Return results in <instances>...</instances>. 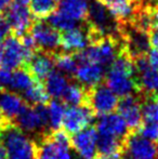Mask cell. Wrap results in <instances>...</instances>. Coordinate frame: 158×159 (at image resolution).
I'll list each match as a JSON object with an SVG mask.
<instances>
[{"mask_svg":"<svg viewBox=\"0 0 158 159\" xmlns=\"http://www.w3.org/2000/svg\"><path fill=\"white\" fill-rule=\"evenodd\" d=\"M105 82L106 86L120 98L138 94L134 61L124 48L108 66V70L105 74Z\"/></svg>","mask_w":158,"mask_h":159,"instance_id":"obj_1","label":"cell"},{"mask_svg":"<svg viewBox=\"0 0 158 159\" xmlns=\"http://www.w3.org/2000/svg\"><path fill=\"white\" fill-rule=\"evenodd\" d=\"M124 48V44L122 36L121 37L107 36L90 43L80 52L75 53V57L78 64L94 63L103 67H108Z\"/></svg>","mask_w":158,"mask_h":159,"instance_id":"obj_2","label":"cell"},{"mask_svg":"<svg viewBox=\"0 0 158 159\" xmlns=\"http://www.w3.org/2000/svg\"><path fill=\"white\" fill-rule=\"evenodd\" d=\"M8 159H37L38 145L15 125L3 130L0 138Z\"/></svg>","mask_w":158,"mask_h":159,"instance_id":"obj_3","label":"cell"},{"mask_svg":"<svg viewBox=\"0 0 158 159\" xmlns=\"http://www.w3.org/2000/svg\"><path fill=\"white\" fill-rule=\"evenodd\" d=\"M35 51L28 49L22 42L20 36L13 34L7 36L0 42V66L6 69H16L24 67L32 59Z\"/></svg>","mask_w":158,"mask_h":159,"instance_id":"obj_4","label":"cell"},{"mask_svg":"<svg viewBox=\"0 0 158 159\" xmlns=\"http://www.w3.org/2000/svg\"><path fill=\"white\" fill-rule=\"evenodd\" d=\"M135 68V81L138 94L141 98H155L158 95V71L147 61V57H140L133 60Z\"/></svg>","mask_w":158,"mask_h":159,"instance_id":"obj_5","label":"cell"},{"mask_svg":"<svg viewBox=\"0 0 158 159\" xmlns=\"http://www.w3.org/2000/svg\"><path fill=\"white\" fill-rule=\"evenodd\" d=\"M118 96L105 84H97L93 88L87 89V103L95 116L111 114L117 109Z\"/></svg>","mask_w":158,"mask_h":159,"instance_id":"obj_6","label":"cell"},{"mask_svg":"<svg viewBox=\"0 0 158 159\" xmlns=\"http://www.w3.org/2000/svg\"><path fill=\"white\" fill-rule=\"evenodd\" d=\"M157 148L154 142L135 131H130L124 140L122 156L128 159H156Z\"/></svg>","mask_w":158,"mask_h":159,"instance_id":"obj_7","label":"cell"},{"mask_svg":"<svg viewBox=\"0 0 158 159\" xmlns=\"http://www.w3.org/2000/svg\"><path fill=\"white\" fill-rule=\"evenodd\" d=\"M28 33L34 40L35 46L38 51L50 54H55L57 52L61 35L49 23L37 21L36 23H33Z\"/></svg>","mask_w":158,"mask_h":159,"instance_id":"obj_8","label":"cell"},{"mask_svg":"<svg viewBox=\"0 0 158 159\" xmlns=\"http://www.w3.org/2000/svg\"><path fill=\"white\" fill-rule=\"evenodd\" d=\"M94 116L95 114L88 105L70 106L65 109L62 126L68 134H75L90 126Z\"/></svg>","mask_w":158,"mask_h":159,"instance_id":"obj_9","label":"cell"},{"mask_svg":"<svg viewBox=\"0 0 158 159\" xmlns=\"http://www.w3.org/2000/svg\"><path fill=\"white\" fill-rule=\"evenodd\" d=\"M26 104L22 95L16 92L0 89V125L3 129L14 125L15 118Z\"/></svg>","mask_w":158,"mask_h":159,"instance_id":"obj_10","label":"cell"},{"mask_svg":"<svg viewBox=\"0 0 158 159\" xmlns=\"http://www.w3.org/2000/svg\"><path fill=\"white\" fill-rule=\"evenodd\" d=\"M6 21L10 30L16 36H23L29 32L33 25V15L26 4H11L6 11Z\"/></svg>","mask_w":158,"mask_h":159,"instance_id":"obj_11","label":"cell"},{"mask_svg":"<svg viewBox=\"0 0 158 159\" xmlns=\"http://www.w3.org/2000/svg\"><path fill=\"white\" fill-rule=\"evenodd\" d=\"M120 116L124 120L129 131H137L142 125L141 96L139 94H130L121 98L117 105Z\"/></svg>","mask_w":158,"mask_h":159,"instance_id":"obj_12","label":"cell"},{"mask_svg":"<svg viewBox=\"0 0 158 159\" xmlns=\"http://www.w3.org/2000/svg\"><path fill=\"white\" fill-rule=\"evenodd\" d=\"M91 43L90 33L87 23L80 27H75L66 30L61 35L60 46L67 53H78L86 49Z\"/></svg>","mask_w":158,"mask_h":159,"instance_id":"obj_13","label":"cell"},{"mask_svg":"<svg viewBox=\"0 0 158 159\" xmlns=\"http://www.w3.org/2000/svg\"><path fill=\"white\" fill-rule=\"evenodd\" d=\"M97 129L88 127L75 133L72 138V147L84 159H94L97 155Z\"/></svg>","mask_w":158,"mask_h":159,"instance_id":"obj_14","label":"cell"},{"mask_svg":"<svg viewBox=\"0 0 158 159\" xmlns=\"http://www.w3.org/2000/svg\"><path fill=\"white\" fill-rule=\"evenodd\" d=\"M97 131L99 134L114 136L122 141L130 132L121 116L113 113L100 116L97 122Z\"/></svg>","mask_w":158,"mask_h":159,"instance_id":"obj_15","label":"cell"},{"mask_svg":"<svg viewBox=\"0 0 158 159\" xmlns=\"http://www.w3.org/2000/svg\"><path fill=\"white\" fill-rule=\"evenodd\" d=\"M25 66L34 79L43 82L44 79L54 70L55 65L53 54L37 51Z\"/></svg>","mask_w":158,"mask_h":159,"instance_id":"obj_16","label":"cell"},{"mask_svg":"<svg viewBox=\"0 0 158 159\" xmlns=\"http://www.w3.org/2000/svg\"><path fill=\"white\" fill-rule=\"evenodd\" d=\"M111 11L121 25L131 23L135 14L139 0H97Z\"/></svg>","mask_w":158,"mask_h":159,"instance_id":"obj_17","label":"cell"},{"mask_svg":"<svg viewBox=\"0 0 158 159\" xmlns=\"http://www.w3.org/2000/svg\"><path fill=\"white\" fill-rule=\"evenodd\" d=\"M74 76L77 82L86 89H90L101 84L102 80L105 78V69L99 64L84 63L79 64Z\"/></svg>","mask_w":158,"mask_h":159,"instance_id":"obj_18","label":"cell"},{"mask_svg":"<svg viewBox=\"0 0 158 159\" xmlns=\"http://www.w3.org/2000/svg\"><path fill=\"white\" fill-rule=\"evenodd\" d=\"M14 125L23 132H41L46 129L38 111L35 107L26 104L14 120Z\"/></svg>","mask_w":158,"mask_h":159,"instance_id":"obj_19","label":"cell"},{"mask_svg":"<svg viewBox=\"0 0 158 159\" xmlns=\"http://www.w3.org/2000/svg\"><path fill=\"white\" fill-rule=\"evenodd\" d=\"M38 145V157L37 159H70V147L63 146L52 141L48 134L42 133Z\"/></svg>","mask_w":158,"mask_h":159,"instance_id":"obj_20","label":"cell"},{"mask_svg":"<svg viewBox=\"0 0 158 159\" xmlns=\"http://www.w3.org/2000/svg\"><path fill=\"white\" fill-rule=\"evenodd\" d=\"M88 9L89 3L87 0H60L57 10L78 23L86 20Z\"/></svg>","mask_w":158,"mask_h":159,"instance_id":"obj_21","label":"cell"},{"mask_svg":"<svg viewBox=\"0 0 158 159\" xmlns=\"http://www.w3.org/2000/svg\"><path fill=\"white\" fill-rule=\"evenodd\" d=\"M43 82L48 95L53 98H62L66 87L70 84L67 76L64 75L61 71H54V70L44 79Z\"/></svg>","mask_w":158,"mask_h":159,"instance_id":"obj_22","label":"cell"},{"mask_svg":"<svg viewBox=\"0 0 158 159\" xmlns=\"http://www.w3.org/2000/svg\"><path fill=\"white\" fill-rule=\"evenodd\" d=\"M22 98H24V101L28 105H34V106L41 104L46 105L50 102L43 82L38 81L36 79L33 81L29 88L24 91L23 94H22Z\"/></svg>","mask_w":158,"mask_h":159,"instance_id":"obj_23","label":"cell"},{"mask_svg":"<svg viewBox=\"0 0 158 159\" xmlns=\"http://www.w3.org/2000/svg\"><path fill=\"white\" fill-rule=\"evenodd\" d=\"M62 100L70 106L86 105L87 103V89L79 82H70L62 95Z\"/></svg>","mask_w":158,"mask_h":159,"instance_id":"obj_24","label":"cell"},{"mask_svg":"<svg viewBox=\"0 0 158 159\" xmlns=\"http://www.w3.org/2000/svg\"><path fill=\"white\" fill-rule=\"evenodd\" d=\"M124 148V141L117 138L105 134L97 133V152L101 155H110L114 153H120Z\"/></svg>","mask_w":158,"mask_h":159,"instance_id":"obj_25","label":"cell"},{"mask_svg":"<svg viewBox=\"0 0 158 159\" xmlns=\"http://www.w3.org/2000/svg\"><path fill=\"white\" fill-rule=\"evenodd\" d=\"M54 65L61 73L66 76H74L78 68V62L74 53L56 52L53 54Z\"/></svg>","mask_w":158,"mask_h":159,"instance_id":"obj_26","label":"cell"},{"mask_svg":"<svg viewBox=\"0 0 158 159\" xmlns=\"http://www.w3.org/2000/svg\"><path fill=\"white\" fill-rule=\"evenodd\" d=\"M34 78L29 74V71L25 67L16 68L15 71H12V77H11L10 87L9 90L13 92H22L23 93L26 89L30 87V84L34 81Z\"/></svg>","mask_w":158,"mask_h":159,"instance_id":"obj_27","label":"cell"},{"mask_svg":"<svg viewBox=\"0 0 158 159\" xmlns=\"http://www.w3.org/2000/svg\"><path fill=\"white\" fill-rule=\"evenodd\" d=\"M49 111V127L51 130L60 129L63 121L64 113H65V103L60 101L59 98H53L48 103Z\"/></svg>","mask_w":158,"mask_h":159,"instance_id":"obj_28","label":"cell"},{"mask_svg":"<svg viewBox=\"0 0 158 159\" xmlns=\"http://www.w3.org/2000/svg\"><path fill=\"white\" fill-rule=\"evenodd\" d=\"M56 0H30V13L38 20L48 17L56 7Z\"/></svg>","mask_w":158,"mask_h":159,"instance_id":"obj_29","label":"cell"},{"mask_svg":"<svg viewBox=\"0 0 158 159\" xmlns=\"http://www.w3.org/2000/svg\"><path fill=\"white\" fill-rule=\"evenodd\" d=\"M48 23L56 30L66 32V30H70L72 28L76 27L77 22L57 10V11H53L48 16Z\"/></svg>","mask_w":158,"mask_h":159,"instance_id":"obj_30","label":"cell"},{"mask_svg":"<svg viewBox=\"0 0 158 159\" xmlns=\"http://www.w3.org/2000/svg\"><path fill=\"white\" fill-rule=\"evenodd\" d=\"M142 119L145 122H158V102L155 98H141Z\"/></svg>","mask_w":158,"mask_h":159,"instance_id":"obj_31","label":"cell"},{"mask_svg":"<svg viewBox=\"0 0 158 159\" xmlns=\"http://www.w3.org/2000/svg\"><path fill=\"white\" fill-rule=\"evenodd\" d=\"M135 132L152 142H158V122H146V124L142 122V125Z\"/></svg>","mask_w":158,"mask_h":159,"instance_id":"obj_32","label":"cell"},{"mask_svg":"<svg viewBox=\"0 0 158 159\" xmlns=\"http://www.w3.org/2000/svg\"><path fill=\"white\" fill-rule=\"evenodd\" d=\"M11 77H12V70L6 68H0V89L9 90Z\"/></svg>","mask_w":158,"mask_h":159,"instance_id":"obj_33","label":"cell"},{"mask_svg":"<svg viewBox=\"0 0 158 159\" xmlns=\"http://www.w3.org/2000/svg\"><path fill=\"white\" fill-rule=\"evenodd\" d=\"M147 61L151 66L158 71V47L148 51L147 53Z\"/></svg>","mask_w":158,"mask_h":159,"instance_id":"obj_34","label":"cell"},{"mask_svg":"<svg viewBox=\"0 0 158 159\" xmlns=\"http://www.w3.org/2000/svg\"><path fill=\"white\" fill-rule=\"evenodd\" d=\"M9 32H10V27H9L6 19L0 14V42L8 36Z\"/></svg>","mask_w":158,"mask_h":159,"instance_id":"obj_35","label":"cell"},{"mask_svg":"<svg viewBox=\"0 0 158 159\" xmlns=\"http://www.w3.org/2000/svg\"><path fill=\"white\" fill-rule=\"evenodd\" d=\"M148 37H150V43L154 48L158 47V24L155 25L152 30L148 32Z\"/></svg>","mask_w":158,"mask_h":159,"instance_id":"obj_36","label":"cell"},{"mask_svg":"<svg viewBox=\"0 0 158 159\" xmlns=\"http://www.w3.org/2000/svg\"><path fill=\"white\" fill-rule=\"evenodd\" d=\"M122 158V152L120 153H114L110 154V155H101V154H97L94 159H121Z\"/></svg>","mask_w":158,"mask_h":159,"instance_id":"obj_37","label":"cell"},{"mask_svg":"<svg viewBox=\"0 0 158 159\" xmlns=\"http://www.w3.org/2000/svg\"><path fill=\"white\" fill-rule=\"evenodd\" d=\"M11 1L12 0H0V14L6 12L7 9L11 6Z\"/></svg>","mask_w":158,"mask_h":159,"instance_id":"obj_38","label":"cell"},{"mask_svg":"<svg viewBox=\"0 0 158 159\" xmlns=\"http://www.w3.org/2000/svg\"><path fill=\"white\" fill-rule=\"evenodd\" d=\"M0 159H8V157H7V151L1 142H0Z\"/></svg>","mask_w":158,"mask_h":159,"instance_id":"obj_39","label":"cell"},{"mask_svg":"<svg viewBox=\"0 0 158 159\" xmlns=\"http://www.w3.org/2000/svg\"><path fill=\"white\" fill-rule=\"evenodd\" d=\"M29 0H16L17 3H22V4H27Z\"/></svg>","mask_w":158,"mask_h":159,"instance_id":"obj_40","label":"cell"},{"mask_svg":"<svg viewBox=\"0 0 158 159\" xmlns=\"http://www.w3.org/2000/svg\"><path fill=\"white\" fill-rule=\"evenodd\" d=\"M3 127L1 126V125H0V138H1V135H2V132H3Z\"/></svg>","mask_w":158,"mask_h":159,"instance_id":"obj_41","label":"cell"},{"mask_svg":"<svg viewBox=\"0 0 158 159\" xmlns=\"http://www.w3.org/2000/svg\"><path fill=\"white\" fill-rule=\"evenodd\" d=\"M156 148H157V155H156V159H158V145L156 146Z\"/></svg>","mask_w":158,"mask_h":159,"instance_id":"obj_42","label":"cell"},{"mask_svg":"<svg viewBox=\"0 0 158 159\" xmlns=\"http://www.w3.org/2000/svg\"><path fill=\"white\" fill-rule=\"evenodd\" d=\"M155 98H156V100H157V102H158V95H157V96H155Z\"/></svg>","mask_w":158,"mask_h":159,"instance_id":"obj_43","label":"cell"},{"mask_svg":"<svg viewBox=\"0 0 158 159\" xmlns=\"http://www.w3.org/2000/svg\"><path fill=\"white\" fill-rule=\"evenodd\" d=\"M56 1H60V0H56Z\"/></svg>","mask_w":158,"mask_h":159,"instance_id":"obj_44","label":"cell"},{"mask_svg":"<svg viewBox=\"0 0 158 159\" xmlns=\"http://www.w3.org/2000/svg\"><path fill=\"white\" fill-rule=\"evenodd\" d=\"M157 3H158V0H157Z\"/></svg>","mask_w":158,"mask_h":159,"instance_id":"obj_45","label":"cell"}]
</instances>
